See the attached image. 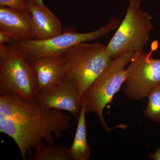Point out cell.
<instances>
[{
	"mask_svg": "<svg viewBox=\"0 0 160 160\" xmlns=\"http://www.w3.org/2000/svg\"><path fill=\"white\" fill-rule=\"evenodd\" d=\"M27 9L31 15L36 39H48L62 32L59 20L45 5L28 3Z\"/></svg>",
	"mask_w": 160,
	"mask_h": 160,
	"instance_id": "cell-11",
	"label": "cell"
},
{
	"mask_svg": "<svg viewBox=\"0 0 160 160\" xmlns=\"http://www.w3.org/2000/svg\"><path fill=\"white\" fill-rule=\"evenodd\" d=\"M128 1L129 3L131 2H138L141 3V2L142 0H126Z\"/></svg>",
	"mask_w": 160,
	"mask_h": 160,
	"instance_id": "cell-20",
	"label": "cell"
},
{
	"mask_svg": "<svg viewBox=\"0 0 160 160\" xmlns=\"http://www.w3.org/2000/svg\"><path fill=\"white\" fill-rule=\"evenodd\" d=\"M140 6L138 2L129 3L125 17L106 46L107 53L113 59L129 52L143 50L149 41L153 29L151 17Z\"/></svg>",
	"mask_w": 160,
	"mask_h": 160,
	"instance_id": "cell-4",
	"label": "cell"
},
{
	"mask_svg": "<svg viewBox=\"0 0 160 160\" xmlns=\"http://www.w3.org/2000/svg\"><path fill=\"white\" fill-rule=\"evenodd\" d=\"M33 160H72L69 149L62 145L43 143L35 152Z\"/></svg>",
	"mask_w": 160,
	"mask_h": 160,
	"instance_id": "cell-13",
	"label": "cell"
},
{
	"mask_svg": "<svg viewBox=\"0 0 160 160\" xmlns=\"http://www.w3.org/2000/svg\"><path fill=\"white\" fill-rule=\"evenodd\" d=\"M30 63L36 79L38 92L49 89L62 81L65 69L62 56L42 57Z\"/></svg>",
	"mask_w": 160,
	"mask_h": 160,
	"instance_id": "cell-10",
	"label": "cell"
},
{
	"mask_svg": "<svg viewBox=\"0 0 160 160\" xmlns=\"http://www.w3.org/2000/svg\"><path fill=\"white\" fill-rule=\"evenodd\" d=\"M134 52H126L113 60L83 94L86 113L93 112L96 114L102 126L108 133L115 129L127 128L124 124L109 127L104 119L103 112L124 84L126 77V66L129 64Z\"/></svg>",
	"mask_w": 160,
	"mask_h": 160,
	"instance_id": "cell-3",
	"label": "cell"
},
{
	"mask_svg": "<svg viewBox=\"0 0 160 160\" xmlns=\"http://www.w3.org/2000/svg\"><path fill=\"white\" fill-rule=\"evenodd\" d=\"M0 60V95L34 99L38 92L34 72L17 43H12L6 57Z\"/></svg>",
	"mask_w": 160,
	"mask_h": 160,
	"instance_id": "cell-6",
	"label": "cell"
},
{
	"mask_svg": "<svg viewBox=\"0 0 160 160\" xmlns=\"http://www.w3.org/2000/svg\"><path fill=\"white\" fill-rule=\"evenodd\" d=\"M148 102L144 114L150 120L160 124V84L147 96Z\"/></svg>",
	"mask_w": 160,
	"mask_h": 160,
	"instance_id": "cell-14",
	"label": "cell"
},
{
	"mask_svg": "<svg viewBox=\"0 0 160 160\" xmlns=\"http://www.w3.org/2000/svg\"><path fill=\"white\" fill-rule=\"evenodd\" d=\"M34 98L46 109L68 112L77 120L83 105V97L79 94L76 85L64 79L49 89L38 92Z\"/></svg>",
	"mask_w": 160,
	"mask_h": 160,
	"instance_id": "cell-8",
	"label": "cell"
},
{
	"mask_svg": "<svg viewBox=\"0 0 160 160\" xmlns=\"http://www.w3.org/2000/svg\"><path fill=\"white\" fill-rule=\"evenodd\" d=\"M71 119L62 110L43 107L35 98L0 96V132L14 140L24 160L44 141L54 144L55 138L60 139L70 128Z\"/></svg>",
	"mask_w": 160,
	"mask_h": 160,
	"instance_id": "cell-1",
	"label": "cell"
},
{
	"mask_svg": "<svg viewBox=\"0 0 160 160\" xmlns=\"http://www.w3.org/2000/svg\"><path fill=\"white\" fill-rule=\"evenodd\" d=\"M28 3L36 4L38 5H44L43 0H27Z\"/></svg>",
	"mask_w": 160,
	"mask_h": 160,
	"instance_id": "cell-19",
	"label": "cell"
},
{
	"mask_svg": "<svg viewBox=\"0 0 160 160\" xmlns=\"http://www.w3.org/2000/svg\"><path fill=\"white\" fill-rule=\"evenodd\" d=\"M14 42L12 39L9 36V35L0 30V44L1 45H5L6 43Z\"/></svg>",
	"mask_w": 160,
	"mask_h": 160,
	"instance_id": "cell-16",
	"label": "cell"
},
{
	"mask_svg": "<svg viewBox=\"0 0 160 160\" xmlns=\"http://www.w3.org/2000/svg\"><path fill=\"white\" fill-rule=\"evenodd\" d=\"M152 48L149 53L135 52L126 69L123 92L129 98L142 99L160 84V58L152 57Z\"/></svg>",
	"mask_w": 160,
	"mask_h": 160,
	"instance_id": "cell-7",
	"label": "cell"
},
{
	"mask_svg": "<svg viewBox=\"0 0 160 160\" xmlns=\"http://www.w3.org/2000/svg\"><path fill=\"white\" fill-rule=\"evenodd\" d=\"M9 47L10 46L0 44V59H2L6 57V56L9 52Z\"/></svg>",
	"mask_w": 160,
	"mask_h": 160,
	"instance_id": "cell-17",
	"label": "cell"
},
{
	"mask_svg": "<svg viewBox=\"0 0 160 160\" xmlns=\"http://www.w3.org/2000/svg\"><path fill=\"white\" fill-rule=\"evenodd\" d=\"M149 158L154 160H160V146L153 153H149Z\"/></svg>",
	"mask_w": 160,
	"mask_h": 160,
	"instance_id": "cell-18",
	"label": "cell"
},
{
	"mask_svg": "<svg viewBox=\"0 0 160 160\" xmlns=\"http://www.w3.org/2000/svg\"><path fill=\"white\" fill-rule=\"evenodd\" d=\"M122 22L112 17L106 25L95 31L82 33L72 29L48 39H32L16 43L28 62L46 56H62L77 44L97 39L117 29Z\"/></svg>",
	"mask_w": 160,
	"mask_h": 160,
	"instance_id": "cell-5",
	"label": "cell"
},
{
	"mask_svg": "<svg viewBox=\"0 0 160 160\" xmlns=\"http://www.w3.org/2000/svg\"><path fill=\"white\" fill-rule=\"evenodd\" d=\"M62 56L65 63L63 79L75 83L82 97L114 60L103 44L86 42L75 45Z\"/></svg>",
	"mask_w": 160,
	"mask_h": 160,
	"instance_id": "cell-2",
	"label": "cell"
},
{
	"mask_svg": "<svg viewBox=\"0 0 160 160\" xmlns=\"http://www.w3.org/2000/svg\"><path fill=\"white\" fill-rule=\"evenodd\" d=\"M86 114L83 102L74 140L69 149L72 160H88L90 158L91 152L87 139Z\"/></svg>",
	"mask_w": 160,
	"mask_h": 160,
	"instance_id": "cell-12",
	"label": "cell"
},
{
	"mask_svg": "<svg viewBox=\"0 0 160 160\" xmlns=\"http://www.w3.org/2000/svg\"><path fill=\"white\" fill-rule=\"evenodd\" d=\"M0 30L9 35L14 42L34 39V28L28 10L0 8Z\"/></svg>",
	"mask_w": 160,
	"mask_h": 160,
	"instance_id": "cell-9",
	"label": "cell"
},
{
	"mask_svg": "<svg viewBox=\"0 0 160 160\" xmlns=\"http://www.w3.org/2000/svg\"><path fill=\"white\" fill-rule=\"evenodd\" d=\"M0 6L28 10V2L27 0H0Z\"/></svg>",
	"mask_w": 160,
	"mask_h": 160,
	"instance_id": "cell-15",
	"label": "cell"
}]
</instances>
